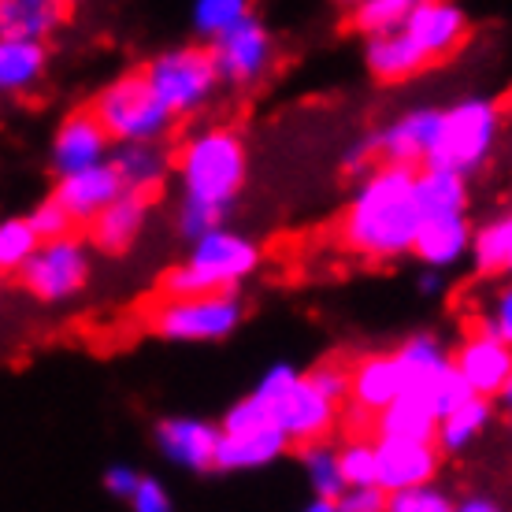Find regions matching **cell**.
Masks as SVG:
<instances>
[{
    "instance_id": "6da1fadb",
    "label": "cell",
    "mask_w": 512,
    "mask_h": 512,
    "mask_svg": "<svg viewBox=\"0 0 512 512\" xmlns=\"http://www.w3.org/2000/svg\"><path fill=\"white\" fill-rule=\"evenodd\" d=\"M423 223L416 205V167L375 160L334 223V238L364 264H397L412 256Z\"/></svg>"
},
{
    "instance_id": "7a4b0ae2",
    "label": "cell",
    "mask_w": 512,
    "mask_h": 512,
    "mask_svg": "<svg viewBox=\"0 0 512 512\" xmlns=\"http://www.w3.org/2000/svg\"><path fill=\"white\" fill-rule=\"evenodd\" d=\"M171 179L179 182V197L231 212L249 182V145L242 130L223 127V123L190 130L175 149Z\"/></svg>"
},
{
    "instance_id": "3957f363",
    "label": "cell",
    "mask_w": 512,
    "mask_h": 512,
    "mask_svg": "<svg viewBox=\"0 0 512 512\" xmlns=\"http://www.w3.org/2000/svg\"><path fill=\"white\" fill-rule=\"evenodd\" d=\"M253 394L264 405L268 420L294 446L331 438V431L342 420V409H346V401L327 394L308 368L301 372L294 364H271L268 372L260 375V383L253 386Z\"/></svg>"
},
{
    "instance_id": "277c9868",
    "label": "cell",
    "mask_w": 512,
    "mask_h": 512,
    "mask_svg": "<svg viewBox=\"0 0 512 512\" xmlns=\"http://www.w3.org/2000/svg\"><path fill=\"white\" fill-rule=\"evenodd\" d=\"M264 264V249L231 227H212L208 234L193 238L182 264L160 279V294H205V290H238L245 279H253Z\"/></svg>"
},
{
    "instance_id": "5b68a950",
    "label": "cell",
    "mask_w": 512,
    "mask_h": 512,
    "mask_svg": "<svg viewBox=\"0 0 512 512\" xmlns=\"http://www.w3.org/2000/svg\"><path fill=\"white\" fill-rule=\"evenodd\" d=\"M505 134V104L494 97H464L438 112L435 145L427 164L453 167L472 179L479 167L490 164Z\"/></svg>"
},
{
    "instance_id": "8992f818",
    "label": "cell",
    "mask_w": 512,
    "mask_h": 512,
    "mask_svg": "<svg viewBox=\"0 0 512 512\" xmlns=\"http://www.w3.org/2000/svg\"><path fill=\"white\" fill-rule=\"evenodd\" d=\"M141 75L149 78L153 93L179 123L205 116L208 108L219 101V93H223L216 60H212L205 41H186V45L160 49L156 56L145 60Z\"/></svg>"
},
{
    "instance_id": "52a82bcc",
    "label": "cell",
    "mask_w": 512,
    "mask_h": 512,
    "mask_svg": "<svg viewBox=\"0 0 512 512\" xmlns=\"http://www.w3.org/2000/svg\"><path fill=\"white\" fill-rule=\"evenodd\" d=\"M245 320V301L238 290H205V294H175L156 301L145 312V327L175 346L227 342Z\"/></svg>"
},
{
    "instance_id": "ba28073f",
    "label": "cell",
    "mask_w": 512,
    "mask_h": 512,
    "mask_svg": "<svg viewBox=\"0 0 512 512\" xmlns=\"http://www.w3.org/2000/svg\"><path fill=\"white\" fill-rule=\"evenodd\" d=\"M90 108L112 141H167L179 123L153 93L141 67L104 82L101 90L93 93Z\"/></svg>"
},
{
    "instance_id": "9c48e42d",
    "label": "cell",
    "mask_w": 512,
    "mask_h": 512,
    "mask_svg": "<svg viewBox=\"0 0 512 512\" xmlns=\"http://www.w3.org/2000/svg\"><path fill=\"white\" fill-rule=\"evenodd\" d=\"M23 294H30L41 305H67L78 294H86L93 279V245L78 238L75 231L60 238H41L34 253L15 271Z\"/></svg>"
},
{
    "instance_id": "30bf717a",
    "label": "cell",
    "mask_w": 512,
    "mask_h": 512,
    "mask_svg": "<svg viewBox=\"0 0 512 512\" xmlns=\"http://www.w3.org/2000/svg\"><path fill=\"white\" fill-rule=\"evenodd\" d=\"M205 45L216 60L223 90L249 93L264 86L271 71L279 67V41L256 15H245L242 23H234L231 30H223L219 38L205 41Z\"/></svg>"
},
{
    "instance_id": "8fae6325",
    "label": "cell",
    "mask_w": 512,
    "mask_h": 512,
    "mask_svg": "<svg viewBox=\"0 0 512 512\" xmlns=\"http://www.w3.org/2000/svg\"><path fill=\"white\" fill-rule=\"evenodd\" d=\"M394 353L397 364H401V394L423 401L435 416H442L449 405H457L468 394L457 368H453V353L435 334H412Z\"/></svg>"
},
{
    "instance_id": "7c38bea8",
    "label": "cell",
    "mask_w": 512,
    "mask_h": 512,
    "mask_svg": "<svg viewBox=\"0 0 512 512\" xmlns=\"http://www.w3.org/2000/svg\"><path fill=\"white\" fill-rule=\"evenodd\" d=\"M453 368H457L468 394H483L498 401L512 379V346L498 334L475 327L453 349Z\"/></svg>"
},
{
    "instance_id": "4fadbf2b",
    "label": "cell",
    "mask_w": 512,
    "mask_h": 512,
    "mask_svg": "<svg viewBox=\"0 0 512 512\" xmlns=\"http://www.w3.org/2000/svg\"><path fill=\"white\" fill-rule=\"evenodd\" d=\"M401 30L431 56V64H446L472 38V15L461 0H423Z\"/></svg>"
},
{
    "instance_id": "5bb4252c",
    "label": "cell",
    "mask_w": 512,
    "mask_h": 512,
    "mask_svg": "<svg viewBox=\"0 0 512 512\" xmlns=\"http://www.w3.org/2000/svg\"><path fill=\"white\" fill-rule=\"evenodd\" d=\"M112 145L116 141L108 138V130L101 127V119L93 116V108H75L67 112L49 138V167L52 175H67V171H78V167H93L104 164L112 156Z\"/></svg>"
},
{
    "instance_id": "9a60e30c",
    "label": "cell",
    "mask_w": 512,
    "mask_h": 512,
    "mask_svg": "<svg viewBox=\"0 0 512 512\" xmlns=\"http://www.w3.org/2000/svg\"><path fill=\"white\" fill-rule=\"evenodd\" d=\"M149 216H153V197L123 190L86 223V242L101 256H127L141 242V234L149 231Z\"/></svg>"
},
{
    "instance_id": "2e32d148",
    "label": "cell",
    "mask_w": 512,
    "mask_h": 512,
    "mask_svg": "<svg viewBox=\"0 0 512 512\" xmlns=\"http://www.w3.org/2000/svg\"><path fill=\"white\" fill-rule=\"evenodd\" d=\"M379 442V468H375V483L394 494V490H409L416 483H431L442 472V449L435 438H375Z\"/></svg>"
},
{
    "instance_id": "e0dca14e",
    "label": "cell",
    "mask_w": 512,
    "mask_h": 512,
    "mask_svg": "<svg viewBox=\"0 0 512 512\" xmlns=\"http://www.w3.org/2000/svg\"><path fill=\"white\" fill-rule=\"evenodd\" d=\"M156 449L164 453L167 464L182 472H216V446L219 423L201 420V416H167L156 423Z\"/></svg>"
},
{
    "instance_id": "ac0fdd59",
    "label": "cell",
    "mask_w": 512,
    "mask_h": 512,
    "mask_svg": "<svg viewBox=\"0 0 512 512\" xmlns=\"http://www.w3.org/2000/svg\"><path fill=\"white\" fill-rule=\"evenodd\" d=\"M438 112H442V108H409V112L394 116L390 123H383V127L368 138V141H372L375 160L401 164V167L427 164L431 145H435Z\"/></svg>"
},
{
    "instance_id": "d6986e66",
    "label": "cell",
    "mask_w": 512,
    "mask_h": 512,
    "mask_svg": "<svg viewBox=\"0 0 512 512\" xmlns=\"http://www.w3.org/2000/svg\"><path fill=\"white\" fill-rule=\"evenodd\" d=\"M290 449H294V442L282 435L275 423L219 427L216 472H260V468L282 461Z\"/></svg>"
},
{
    "instance_id": "ffe728a7",
    "label": "cell",
    "mask_w": 512,
    "mask_h": 512,
    "mask_svg": "<svg viewBox=\"0 0 512 512\" xmlns=\"http://www.w3.org/2000/svg\"><path fill=\"white\" fill-rule=\"evenodd\" d=\"M52 67L49 41L0 34V104L30 101L45 86Z\"/></svg>"
},
{
    "instance_id": "44dd1931",
    "label": "cell",
    "mask_w": 512,
    "mask_h": 512,
    "mask_svg": "<svg viewBox=\"0 0 512 512\" xmlns=\"http://www.w3.org/2000/svg\"><path fill=\"white\" fill-rule=\"evenodd\" d=\"M472 238L475 227L468 212H453V216H423L416 242H412V256L420 260L423 268L431 271H453L461 268L464 260L472 256Z\"/></svg>"
},
{
    "instance_id": "7402d4cb",
    "label": "cell",
    "mask_w": 512,
    "mask_h": 512,
    "mask_svg": "<svg viewBox=\"0 0 512 512\" xmlns=\"http://www.w3.org/2000/svg\"><path fill=\"white\" fill-rule=\"evenodd\" d=\"M401 397V364L397 353H364L349 364V394L346 405L364 420H375L379 412Z\"/></svg>"
},
{
    "instance_id": "603a6c76",
    "label": "cell",
    "mask_w": 512,
    "mask_h": 512,
    "mask_svg": "<svg viewBox=\"0 0 512 512\" xmlns=\"http://www.w3.org/2000/svg\"><path fill=\"white\" fill-rule=\"evenodd\" d=\"M108 164L116 167L123 190L156 197L175 171V149L167 141H116Z\"/></svg>"
},
{
    "instance_id": "cb8c5ba5",
    "label": "cell",
    "mask_w": 512,
    "mask_h": 512,
    "mask_svg": "<svg viewBox=\"0 0 512 512\" xmlns=\"http://www.w3.org/2000/svg\"><path fill=\"white\" fill-rule=\"evenodd\" d=\"M119 193H123V182H119L116 167L108 160L56 175V186H52V197L64 205L67 216L75 219V227H86L108 201H116Z\"/></svg>"
},
{
    "instance_id": "d4e9b609",
    "label": "cell",
    "mask_w": 512,
    "mask_h": 512,
    "mask_svg": "<svg viewBox=\"0 0 512 512\" xmlns=\"http://www.w3.org/2000/svg\"><path fill=\"white\" fill-rule=\"evenodd\" d=\"M364 67H368V75L375 82L401 86V82H412L423 71H431L435 64L405 30H386V34L364 38Z\"/></svg>"
},
{
    "instance_id": "484cf974",
    "label": "cell",
    "mask_w": 512,
    "mask_h": 512,
    "mask_svg": "<svg viewBox=\"0 0 512 512\" xmlns=\"http://www.w3.org/2000/svg\"><path fill=\"white\" fill-rule=\"evenodd\" d=\"M494 423V397L483 394H464L457 405H449L435 423V442L442 453L457 457L487 435V427Z\"/></svg>"
},
{
    "instance_id": "4316f807",
    "label": "cell",
    "mask_w": 512,
    "mask_h": 512,
    "mask_svg": "<svg viewBox=\"0 0 512 512\" xmlns=\"http://www.w3.org/2000/svg\"><path fill=\"white\" fill-rule=\"evenodd\" d=\"M71 19L67 0H0V34L52 41Z\"/></svg>"
},
{
    "instance_id": "83f0119b",
    "label": "cell",
    "mask_w": 512,
    "mask_h": 512,
    "mask_svg": "<svg viewBox=\"0 0 512 512\" xmlns=\"http://www.w3.org/2000/svg\"><path fill=\"white\" fill-rule=\"evenodd\" d=\"M468 175L453 171V167L420 164L416 167V205L423 216H453V212H468Z\"/></svg>"
},
{
    "instance_id": "f1b7e54d",
    "label": "cell",
    "mask_w": 512,
    "mask_h": 512,
    "mask_svg": "<svg viewBox=\"0 0 512 512\" xmlns=\"http://www.w3.org/2000/svg\"><path fill=\"white\" fill-rule=\"evenodd\" d=\"M472 268L487 279H509L512 275V208L490 216L483 227H475L472 238Z\"/></svg>"
},
{
    "instance_id": "f546056e",
    "label": "cell",
    "mask_w": 512,
    "mask_h": 512,
    "mask_svg": "<svg viewBox=\"0 0 512 512\" xmlns=\"http://www.w3.org/2000/svg\"><path fill=\"white\" fill-rule=\"evenodd\" d=\"M297 461H301L305 483L316 498L338 501V494L346 490V479H342V468H338V446L331 438H316V442L297 446Z\"/></svg>"
},
{
    "instance_id": "4dcf8cb0",
    "label": "cell",
    "mask_w": 512,
    "mask_h": 512,
    "mask_svg": "<svg viewBox=\"0 0 512 512\" xmlns=\"http://www.w3.org/2000/svg\"><path fill=\"white\" fill-rule=\"evenodd\" d=\"M438 416L416 397H397L372 420L375 438H435Z\"/></svg>"
},
{
    "instance_id": "1f68e13d",
    "label": "cell",
    "mask_w": 512,
    "mask_h": 512,
    "mask_svg": "<svg viewBox=\"0 0 512 512\" xmlns=\"http://www.w3.org/2000/svg\"><path fill=\"white\" fill-rule=\"evenodd\" d=\"M423 0H357L349 8V26L357 30L360 38H372V34H386V30H401Z\"/></svg>"
},
{
    "instance_id": "d6a6232c",
    "label": "cell",
    "mask_w": 512,
    "mask_h": 512,
    "mask_svg": "<svg viewBox=\"0 0 512 512\" xmlns=\"http://www.w3.org/2000/svg\"><path fill=\"white\" fill-rule=\"evenodd\" d=\"M245 15H253V0H193L190 4L193 34L201 41L219 38L223 30L242 23Z\"/></svg>"
},
{
    "instance_id": "836d02e7",
    "label": "cell",
    "mask_w": 512,
    "mask_h": 512,
    "mask_svg": "<svg viewBox=\"0 0 512 512\" xmlns=\"http://www.w3.org/2000/svg\"><path fill=\"white\" fill-rule=\"evenodd\" d=\"M338 468L346 487H364L375 483V468H379V442L364 435H353L338 446Z\"/></svg>"
},
{
    "instance_id": "e575fe53",
    "label": "cell",
    "mask_w": 512,
    "mask_h": 512,
    "mask_svg": "<svg viewBox=\"0 0 512 512\" xmlns=\"http://www.w3.org/2000/svg\"><path fill=\"white\" fill-rule=\"evenodd\" d=\"M38 234L26 223V216H4L0 219V275H15L23 268V260L34 253Z\"/></svg>"
},
{
    "instance_id": "d590c367",
    "label": "cell",
    "mask_w": 512,
    "mask_h": 512,
    "mask_svg": "<svg viewBox=\"0 0 512 512\" xmlns=\"http://www.w3.org/2000/svg\"><path fill=\"white\" fill-rule=\"evenodd\" d=\"M475 327L498 334V338H505V342L512 346V275L509 279H501L498 286L479 301Z\"/></svg>"
},
{
    "instance_id": "8d00e7d4",
    "label": "cell",
    "mask_w": 512,
    "mask_h": 512,
    "mask_svg": "<svg viewBox=\"0 0 512 512\" xmlns=\"http://www.w3.org/2000/svg\"><path fill=\"white\" fill-rule=\"evenodd\" d=\"M453 501L449 490H442L431 479V483H416L409 490H394L386 494V512H453Z\"/></svg>"
},
{
    "instance_id": "74e56055",
    "label": "cell",
    "mask_w": 512,
    "mask_h": 512,
    "mask_svg": "<svg viewBox=\"0 0 512 512\" xmlns=\"http://www.w3.org/2000/svg\"><path fill=\"white\" fill-rule=\"evenodd\" d=\"M227 219V212H219L212 205H201V201H190V197H179V208H175V231L186 238V245L193 238L208 234L212 227H219Z\"/></svg>"
},
{
    "instance_id": "f35d334b",
    "label": "cell",
    "mask_w": 512,
    "mask_h": 512,
    "mask_svg": "<svg viewBox=\"0 0 512 512\" xmlns=\"http://www.w3.org/2000/svg\"><path fill=\"white\" fill-rule=\"evenodd\" d=\"M26 223L34 227V234H38V242L41 238H60V234H71V231H78L75 227V219L67 216L64 212V205L56 201V197H45V201H38V205L26 212Z\"/></svg>"
},
{
    "instance_id": "ab89813d",
    "label": "cell",
    "mask_w": 512,
    "mask_h": 512,
    "mask_svg": "<svg viewBox=\"0 0 512 512\" xmlns=\"http://www.w3.org/2000/svg\"><path fill=\"white\" fill-rule=\"evenodd\" d=\"M338 512H386V490L379 483L346 487L338 494Z\"/></svg>"
},
{
    "instance_id": "60d3db41",
    "label": "cell",
    "mask_w": 512,
    "mask_h": 512,
    "mask_svg": "<svg viewBox=\"0 0 512 512\" xmlns=\"http://www.w3.org/2000/svg\"><path fill=\"white\" fill-rule=\"evenodd\" d=\"M127 505L138 512H171V494H167V487L156 475H141Z\"/></svg>"
},
{
    "instance_id": "b9f144b4",
    "label": "cell",
    "mask_w": 512,
    "mask_h": 512,
    "mask_svg": "<svg viewBox=\"0 0 512 512\" xmlns=\"http://www.w3.org/2000/svg\"><path fill=\"white\" fill-rule=\"evenodd\" d=\"M138 479L141 475L130 468V464H108L101 475V487L108 498H116V501H130V494H134V487H138Z\"/></svg>"
},
{
    "instance_id": "7bdbcfd3",
    "label": "cell",
    "mask_w": 512,
    "mask_h": 512,
    "mask_svg": "<svg viewBox=\"0 0 512 512\" xmlns=\"http://www.w3.org/2000/svg\"><path fill=\"white\" fill-rule=\"evenodd\" d=\"M453 509H457V512H498L501 505L494 498H487V494H479V490H475L472 498H457V501H453Z\"/></svg>"
},
{
    "instance_id": "ee69618b",
    "label": "cell",
    "mask_w": 512,
    "mask_h": 512,
    "mask_svg": "<svg viewBox=\"0 0 512 512\" xmlns=\"http://www.w3.org/2000/svg\"><path fill=\"white\" fill-rule=\"evenodd\" d=\"M308 512H338V501H331V498H308V505H305Z\"/></svg>"
},
{
    "instance_id": "f6af8a7d",
    "label": "cell",
    "mask_w": 512,
    "mask_h": 512,
    "mask_svg": "<svg viewBox=\"0 0 512 512\" xmlns=\"http://www.w3.org/2000/svg\"><path fill=\"white\" fill-rule=\"evenodd\" d=\"M501 409H505V420H509V431H512V379H509V386H505V390H501Z\"/></svg>"
},
{
    "instance_id": "bcb514c9",
    "label": "cell",
    "mask_w": 512,
    "mask_h": 512,
    "mask_svg": "<svg viewBox=\"0 0 512 512\" xmlns=\"http://www.w3.org/2000/svg\"><path fill=\"white\" fill-rule=\"evenodd\" d=\"M334 4H346V8H353V4H357V0H334Z\"/></svg>"
},
{
    "instance_id": "7dc6e473",
    "label": "cell",
    "mask_w": 512,
    "mask_h": 512,
    "mask_svg": "<svg viewBox=\"0 0 512 512\" xmlns=\"http://www.w3.org/2000/svg\"><path fill=\"white\" fill-rule=\"evenodd\" d=\"M67 4H71V8H75V4H86V0H67Z\"/></svg>"
}]
</instances>
